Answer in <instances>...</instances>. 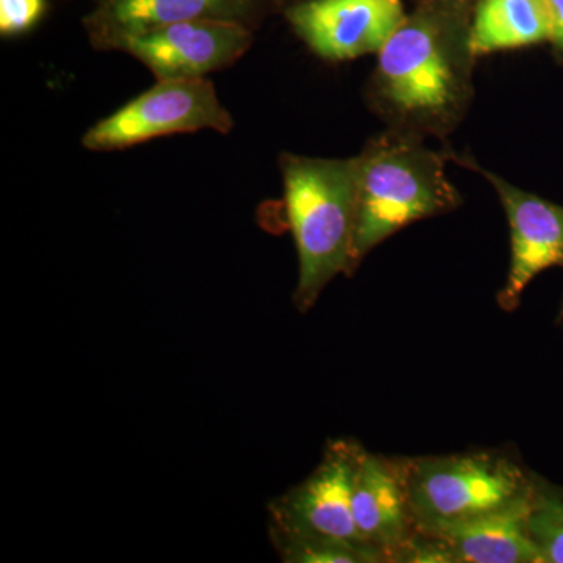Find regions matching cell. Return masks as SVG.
<instances>
[{
    "label": "cell",
    "mask_w": 563,
    "mask_h": 563,
    "mask_svg": "<svg viewBox=\"0 0 563 563\" xmlns=\"http://www.w3.org/2000/svg\"><path fill=\"white\" fill-rule=\"evenodd\" d=\"M433 2L439 3V5L448 7L459 3V0H433Z\"/></svg>",
    "instance_id": "obj_18"
},
{
    "label": "cell",
    "mask_w": 563,
    "mask_h": 563,
    "mask_svg": "<svg viewBox=\"0 0 563 563\" xmlns=\"http://www.w3.org/2000/svg\"><path fill=\"white\" fill-rule=\"evenodd\" d=\"M250 0H111L107 20L113 41L196 20L235 21Z\"/></svg>",
    "instance_id": "obj_13"
},
{
    "label": "cell",
    "mask_w": 563,
    "mask_h": 563,
    "mask_svg": "<svg viewBox=\"0 0 563 563\" xmlns=\"http://www.w3.org/2000/svg\"><path fill=\"white\" fill-rule=\"evenodd\" d=\"M355 528L363 542L391 563L395 554L418 532L401 457H384L365 451L352 493Z\"/></svg>",
    "instance_id": "obj_10"
},
{
    "label": "cell",
    "mask_w": 563,
    "mask_h": 563,
    "mask_svg": "<svg viewBox=\"0 0 563 563\" xmlns=\"http://www.w3.org/2000/svg\"><path fill=\"white\" fill-rule=\"evenodd\" d=\"M274 548L285 563H385L383 554L324 540L272 537Z\"/></svg>",
    "instance_id": "obj_15"
},
{
    "label": "cell",
    "mask_w": 563,
    "mask_h": 563,
    "mask_svg": "<svg viewBox=\"0 0 563 563\" xmlns=\"http://www.w3.org/2000/svg\"><path fill=\"white\" fill-rule=\"evenodd\" d=\"M529 504L531 496L501 510L428 533L446 542L454 563H540L528 532Z\"/></svg>",
    "instance_id": "obj_11"
},
{
    "label": "cell",
    "mask_w": 563,
    "mask_h": 563,
    "mask_svg": "<svg viewBox=\"0 0 563 563\" xmlns=\"http://www.w3.org/2000/svg\"><path fill=\"white\" fill-rule=\"evenodd\" d=\"M548 0H477L470 18L474 54H493L551 41Z\"/></svg>",
    "instance_id": "obj_12"
},
{
    "label": "cell",
    "mask_w": 563,
    "mask_h": 563,
    "mask_svg": "<svg viewBox=\"0 0 563 563\" xmlns=\"http://www.w3.org/2000/svg\"><path fill=\"white\" fill-rule=\"evenodd\" d=\"M43 9L44 0H0V31L3 35L27 31Z\"/></svg>",
    "instance_id": "obj_16"
},
{
    "label": "cell",
    "mask_w": 563,
    "mask_h": 563,
    "mask_svg": "<svg viewBox=\"0 0 563 563\" xmlns=\"http://www.w3.org/2000/svg\"><path fill=\"white\" fill-rule=\"evenodd\" d=\"M287 16L318 57L344 62L379 54L407 14L402 0H303Z\"/></svg>",
    "instance_id": "obj_8"
},
{
    "label": "cell",
    "mask_w": 563,
    "mask_h": 563,
    "mask_svg": "<svg viewBox=\"0 0 563 563\" xmlns=\"http://www.w3.org/2000/svg\"><path fill=\"white\" fill-rule=\"evenodd\" d=\"M280 169L299 261L292 302L298 312L307 313L336 276H352L358 158L284 154Z\"/></svg>",
    "instance_id": "obj_3"
},
{
    "label": "cell",
    "mask_w": 563,
    "mask_h": 563,
    "mask_svg": "<svg viewBox=\"0 0 563 563\" xmlns=\"http://www.w3.org/2000/svg\"><path fill=\"white\" fill-rule=\"evenodd\" d=\"M563 321V299H562V303H561V309H559V314H558V322H562Z\"/></svg>",
    "instance_id": "obj_19"
},
{
    "label": "cell",
    "mask_w": 563,
    "mask_h": 563,
    "mask_svg": "<svg viewBox=\"0 0 563 563\" xmlns=\"http://www.w3.org/2000/svg\"><path fill=\"white\" fill-rule=\"evenodd\" d=\"M450 157L479 173L492 185L506 211L510 229V265L496 302L504 312H514L520 306L526 288L539 274L563 266V207L515 187L498 174L484 169L472 157L455 154Z\"/></svg>",
    "instance_id": "obj_7"
},
{
    "label": "cell",
    "mask_w": 563,
    "mask_h": 563,
    "mask_svg": "<svg viewBox=\"0 0 563 563\" xmlns=\"http://www.w3.org/2000/svg\"><path fill=\"white\" fill-rule=\"evenodd\" d=\"M365 451L351 439L328 443L312 474L269 503V537L324 540L379 553L363 542L352 512L355 474Z\"/></svg>",
    "instance_id": "obj_5"
},
{
    "label": "cell",
    "mask_w": 563,
    "mask_h": 563,
    "mask_svg": "<svg viewBox=\"0 0 563 563\" xmlns=\"http://www.w3.org/2000/svg\"><path fill=\"white\" fill-rule=\"evenodd\" d=\"M548 5L553 18V35L550 43L559 55H563V0H548Z\"/></svg>",
    "instance_id": "obj_17"
},
{
    "label": "cell",
    "mask_w": 563,
    "mask_h": 563,
    "mask_svg": "<svg viewBox=\"0 0 563 563\" xmlns=\"http://www.w3.org/2000/svg\"><path fill=\"white\" fill-rule=\"evenodd\" d=\"M476 57L470 20L437 10L407 16L377 54L369 106L388 129L446 139L472 107Z\"/></svg>",
    "instance_id": "obj_1"
},
{
    "label": "cell",
    "mask_w": 563,
    "mask_h": 563,
    "mask_svg": "<svg viewBox=\"0 0 563 563\" xmlns=\"http://www.w3.org/2000/svg\"><path fill=\"white\" fill-rule=\"evenodd\" d=\"M528 532L540 563H563V488L536 474Z\"/></svg>",
    "instance_id": "obj_14"
},
{
    "label": "cell",
    "mask_w": 563,
    "mask_h": 563,
    "mask_svg": "<svg viewBox=\"0 0 563 563\" xmlns=\"http://www.w3.org/2000/svg\"><path fill=\"white\" fill-rule=\"evenodd\" d=\"M418 531L433 532L529 498L536 473L504 451L401 457Z\"/></svg>",
    "instance_id": "obj_4"
},
{
    "label": "cell",
    "mask_w": 563,
    "mask_h": 563,
    "mask_svg": "<svg viewBox=\"0 0 563 563\" xmlns=\"http://www.w3.org/2000/svg\"><path fill=\"white\" fill-rule=\"evenodd\" d=\"M426 139L388 129L368 141L358 158L357 228L352 274L363 258L413 222L442 217L462 206L446 174V152Z\"/></svg>",
    "instance_id": "obj_2"
},
{
    "label": "cell",
    "mask_w": 563,
    "mask_h": 563,
    "mask_svg": "<svg viewBox=\"0 0 563 563\" xmlns=\"http://www.w3.org/2000/svg\"><path fill=\"white\" fill-rule=\"evenodd\" d=\"M118 44L158 80H195L239 60L251 36L236 21L196 20L135 33Z\"/></svg>",
    "instance_id": "obj_9"
},
{
    "label": "cell",
    "mask_w": 563,
    "mask_h": 563,
    "mask_svg": "<svg viewBox=\"0 0 563 563\" xmlns=\"http://www.w3.org/2000/svg\"><path fill=\"white\" fill-rule=\"evenodd\" d=\"M232 128L231 113L222 107L211 81L158 80L92 125L81 144L90 151H117L174 133H228Z\"/></svg>",
    "instance_id": "obj_6"
}]
</instances>
